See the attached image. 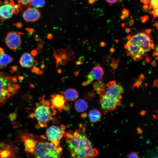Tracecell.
Segmentation results:
<instances>
[{
    "mask_svg": "<svg viewBox=\"0 0 158 158\" xmlns=\"http://www.w3.org/2000/svg\"><path fill=\"white\" fill-rule=\"evenodd\" d=\"M158 0H151L150 4V8L155 9L158 8Z\"/></svg>",
    "mask_w": 158,
    "mask_h": 158,
    "instance_id": "cell-23",
    "label": "cell"
},
{
    "mask_svg": "<svg viewBox=\"0 0 158 158\" xmlns=\"http://www.w3.org/2000/svg\"><path fill=\"white\" fill-rule=\"evenodd\" d=\"M158 8L155 9H153V11H151V13L154 16V19L153 20V21L154 20L155 17H158Z\"/></svg>",
    "mask_w": 158,
    "mask_h": 158,
    "instance_id": "cell-29",
    "label": "cell"
},
{
    "mask_svg": "<svg viewBox=\"0 0 158 158\" xmlns=\"http://www.w3.org/2000/svg\"><path fill=\"white\" fill-rule=\"evenodd\" d=\"M88 116L91 122L95 123L100 120L102 117V114L99 110L94 109L90 111Z\"/></svg>",
    "mask_w": 158,
    "mask_h": 158,
    "instance_id": "cell-17",
    "label": "cell"
},
{
    "mask_svg": "<svg viewBox=\"0 0 158 158\" xmlns=\"http://www.w3.org/2000/svg\"><path fill=\"white\" fill-rule=\"evenodd\" d=\"M99 104L104 113L114 110L121 104V99H114L107 98L102 94H99Z\"/></svg>",
    "mask_w": 158,
    "mask_h": 158,
    "instance_id": "cell-8",
    "label": "cell"
},
{
    "mask_svg": "<svg viewBox=\"0 0 158 158\" xmlns=\"http://www.w3.org/2000/svg\"><path fill=\"white\" fill-rule=\"evenodd\" d=\"M105 45V43L103 42H101L100 43V45L102 47L104 46Z\"/></svg>",
    "mask_w": 158,
    "mask_h": 158,
    "instance_id": "cell-47",
    "label": "cell"
},
{
    "mask_svg": "<svg viewBox=\"0 0 158 158\" xmlns=\"http://www.w3.org/2000/svg\"><path fill=\"white\" fill-rule=\"evenodd\" d=\"M155 62H155V61H152V63H151L152 65V66H155V64H154V63H156Z\"/></svg>",
    "mask_w": 158,
    "mask_h": 158,
    "instance_id": "cell-48",
    "label": "cell"
},
{
    "mask_svg": "<svg viewBox=\"0 0 158 158\" xmlns=\"http://www.w3.org/2000/svg\"><path fill=\"white\" fill-rule=\"evenodd\" d=\"M149 7L148 5L147 4H145L143 6H142L143 10L144 11H148L149 9Z\"/></svg>",
    "mask_w": 158,
    "mask_h": 158,
    "instance_id": "cell-32",
    "label": "cell"
},
{
    "mask_svg": "<svg viewBox=\"0 0 158 158\" xmlns=\"http://www.w3.org/2000/svg\"><path fill=\"white\" fill-rule=\"evenodd\" d=\"M157 79L156 80H154V82L153 84V86L154 87H157L158 85L157 84Z\"/></svg>",
    "mask_w": 158,
    "mask_h": 158,
    "instance_id": "cell-38",
    "label": "cell"
},
{
    "mask_svg": "<svg viewBox=\"0 0 158 158\" xmlns=\"http://www.w3.org/2000/svg\"><path fill=\"white\" fill-rule=\"evenodd\" d=\"M125 25V24L124 23H123L121 25V26L122 27H124Z\"/></svg>",
    "mask_w": 158,
    "mask_h": 158,
    "instance_id": "cell-51",
    "label": "cell"
},
{
    "mask_svg": "<svg viewBox=\"0 0 158 158\" xmlns=\"http://www.w3.org/2000/svg\"><path fill=\"white\" fill-rule=\"evenodd\" d=\"M16 116V114L15 112H14L10 114L9 118L11 121H13L15 120Z\"/></svg>",
    "mask_w": 158,
    "mask_h": 158,
    "instance_id": "cell-26",
    "label": "cell"
},
{
    "mask_svg": "<svg viewBox=\"0 0 158 158\" xmlns=\"http://www.w3.org/2000/svg\"><path fill=\"white\" fill-rule=\"evenodd\" d=\"M76 110L79 112H82L85 111L88 107L87 102L84 99H79L75 102L74 104Z\"/></svg>",
    "mask_w": 158,
    "mask_h": 158,
    "instance_id": "cell-19",
    "label": "cell"
},
{
    "mask_svg": "<svg viewBox=\"0 0 158 158\" xmlns=\"http://www.w3.org/2000/svg\"><path fill=\"white\" fill-rule=\"evenodd\" d=\"M128 158H139V155L138 153L135 152H132L127 155Z\"/></svg>",
    "mask_w": 158,
    "mask_h": 158,
    "instance_id": "cell-24",
    "label": "cell"
},
{
    "mask_svg": "<svg viewBox=\"0 0 158 158\" xmlns=\"http://www.w3.org/2000/svg\"><path fill=\"white\" fill-rule=\"evenodd\" d=\"M141 1L145 4H148L150 2V0H141Z\"/></svg>",
    "mask_w": 158,
    "mask_h": 158,
    "instance_id": "cell-37",
    "label": "cell"
},
{
    "mask_svg": "<svg viewBox=\"0 0 158 158\" xmlns=\"http://www.w3.org/2000/svg\"><path fill=\"white\" fill-rule=\"evenodd\" d=\"M4 52L3 49L1 48L0 47V54L3 53Z\"/></svg>",
    "mask_w": 158,
    "mask_h": 158,
    "instance_id": "cell-45",
    "label": "cell"
},
{
    "mask_svg": "<svg viewBox=\"0 0 158 158\" xmlns=\"http://www.w3.org/2000/svg\"><path fill=\"white\" fill-rule=\"evenodd\" d=\"M75 131H68L66 133V142L71 157L89 158L97 156L98 152L93 147L92 143L87 137L85 125L80 124Z\"/></svg>",
    "mask_w": 158,
    "mask_h": 158,
    "instance_id": "cell-1",
    "label": "cell"
},
{
    "mask_svg": "<svg viewBox=\"0 0 158 158\" xmlns=\"http://www.w3.org/2000/svg\"><path fill=\"white\" fill-rule=\"evenodd\" d=\"M96 0H89L88 2L90 4H92L94 3Z\"/></svg>",
    "mask_w": 158,
    "mask_h": 158,
    "instance_id": "cell-42",
    "label": "cell"
},
{
    "mask_svg": "<svg viewBox=\"0 0 158 158\" xmlns=\"http://www.w3.org/2000/svg\"><path fill=\"white\" fill-rule=\"evenodd\" d=\"M122 15L123 16L125 17H126L128 16L129 12L128 9L124 8L122 11Z\"/></svg>",
    "mask_w": 158,
    "mask_h": 158,
    "instance_id": "cell-27",
    "label": "cell"
},
{
    "mask_svg": "<svg viewBox=\"0 0 158 158\" xmlns=\"http://www.w3.org/2000/svg\"><path fill=\"white\" fill-rule=\"evenodd\" d=\"M93 87L94 90L99 94L103 92L106 88L104 83L100 81L94 82L93 84Z\"/></svg>",
    "mask_w": 158,
    "mask_h": 158,
    "instance_id": "cell-20",
    "label": "cell"
},
{
    "mask_svg": "<svg viewBox=\"0 0 158 158\" xmlns=\"http://www.w3.org/2000/svg\"><path fill=\"white\" fill-rule=\"evenodd\" d=\"M104 72L102 68L98 66L93 68L91 71L87 74V79L92 82L94 80L102 81Z\"/></svg>",
    "mask_w": 158,
    "mask_h": 158,
    "instance_id": "cell-13",
    "label": "cell"
},
{
    "mask_svg": "<svg viewBox=\"0 0 158 158\" xmlns=\"http://www.w3.org/2000/svg\"><path fill=\"white\" fill-rule=\"evenodd\" d=\"M78 71L75 72L74 73V75L75 76H77L78 75Z\"/></svg>",
    "mask_w": 158,
    "mask_h": 158,
    "instance_id": "cell-49",
    "label": "cell"
},
{
    "mask_svg": "<svg viewBox=\"0 0 158 158\" xmlns=\"http://www.w3.org/2000/svg\"><path fill=\"white\" fill-rule=\"evenodd\" d=\"M17 5L5 3L0 6V18L4 20L11 18L16 11Z\"/></svg>",
    "mask_w": 158,
    "mask_h": 158,
    "instance_id": "cell-11",
    "label": "cell"
},
{
    "mask_svg": "<svg viewBox=\"0 0 158 158\" xmlns=\"http://www.w3.org/2000/svg\"><path fill=\"white\" fill-rule=\"evenodd\" d=\"M50 103L56 109L62 113L63 111L69 110L70 106L63 96L60 94H55L51 95Z\"/></svg>",
    "mask_w": 158,
    "mask_h": 158,
    "instance_id": "cell-9",
    "label": "cell"
},
{
    "mask_svg": "<svg viewBox=\"0 0 158 158\" xmlns=\"http://www.w3.org/2000/svg\"><path fill=\"white\" fill-rule=\"evenodd\" d=\"M31 71L32 72L37 75L39 74L40 72L39 68L35 66H34L32 68Z\"/></svg>",
    "mask_w": 158,
    "mask_h": 158,
    "instance_id": "cell-28",
    "label": "cell"
},
{
    "mask_svg": "<svg viewBox=\"0 0 158 158\" xmlns=\"http://www.w3.org/2000/svg\"><path fill=\"white\" fill-rule=\"evenodd\" d=\"M34 59L32 56L28 53L23 54L19 61L20 65L23 67L30 68L33 65Z\"/></svg>",
    "mask_w": 158,
    "mask_h": 158,
    "instance_id": "cell-14",
    "label": "cell"
},
{
    "mask_svg": "<svg viewBox=\"0 0 158 158\" xmlns=\"http://www.w3.org/2000/svg\"><path fill=\"white\" fill-rule=\"evenodd\" d=\"M158 22H156V23H154L153 25L154 26H155L157 29H158Z\"/></svg>",
    "mask_w": 158,
    "mask_h": 158,
    "instance_id": "cell-43",
    "label": "cell"
},
{
    "mask_svg": "<svg viewBox=\"0 0 158 158\" xmlns=\"http://www.w3.org/2000/svg\"><path fill=\"white\" fill-rule=\"evenodd\" d=\"M76 64L77 65H81L83 63V62L80 61H75Z\"/></svg>",
    "mask_w": 158,
    "mask_h": 158,
    "instance_id": "cell-40",
    "label": "cell"
},
{
    "mask_svg": "<svg viewBox=\"0 0 158 158\" xmlns=\"http://www.w3.org/2000/svg\"><path fill=\"white\" fill-rule=\"evenodd\" d=\"M106 1L110 5H111L115 3L117 1V0H106Z\"/></svg>",
    "mask_w": 158,
    "mask_h": 158,
    "instance_id": "cell-31",
    "label": "cell"
},
{
    "mask_svg": "<svg viewBox=\"0 0 158 158\" xmlns=\"http://www.w3.org/2000/svg\"><path fill=\"white\" fill-rule=\"evenodd\" d=\"M10 76L0 73V105H3L15 94L20 88L19 85Z\"/></svg>",
    "mask_w": 158,
    "mask_h": 158,
    "instance_id": "cell-4",
    "label": "cell"
},
{
    "mask_svg": "<svg viewBox=\"0 0 158 158\" xmlns=\"http://www.w3.org/2000/svg\"><path fill=\"white\" fill-rule=\"evenodd\" d=\"M95 94L93 91H90L84 93L83 96L84 98L88 99H92L94 97Z\"/></svg>",
    "mask_w": 158,
    "mask_h": 158,
    "instance_id": "cell-22",
    "label": "cell"
},
{
    "mask_svg": "<svg viewBox=\"0 0 158 158\" xmlns=\"http://www.w3.org/2000/svg\"><path fill=\"white\" fill-rule=\"evenodd\" d=\"M125 17L123 15L121 16V18L122 19H123L125 18Z\"/></svg>",
    "mask_w": 158,
    "mask_h": 158,
    "instance_id": "cell-50",
    "label": "cell"
},
{
    "mask_svg": "<svg viewBox=\"0 0 158 158\" xmlns=\"http://www.w3.org/2000/svg\"><path fill=\"white\" fill-rule=\"evenodd\" d=\"M11 146L8 145H3V147L4 149L0 151V157H13L15 156L14 148Z\"/></svg>",
    "mask_w": 158,
    "mask_h": 158,
    "instance_id": "cell-16",
    "label": "cell"
},
{
    "mask_svg": "<svg viewBox=\"0 0 158 158\" xmlns=\"http://www.w3.org/2000/svg\"><path fill=\"white\" fill-rule=\"evenodd\" d=\"M5 42L9 48L15 51L21 46V38L20 35L17 32H10L6 35Z\"/></svg>",
    "mask_w": 158,
    "mask_h": 158,
    "instance_id": "cell-10",
    "label": "cell"
},
{
    "mask_svg": "<svg viewBox=\"0 0 158 158\" xmlns=\"http://www.w3.org/2000/svg\"><path fill=\"white\" fill-rule=\"evenodd\" d=\"M39 103H36V107L30 116L35 118L37 121V128H45L52 120L56 113V109L51 104L50 102L45 99L43 95Z\"/></svg>",
    "mask_w": 158,
    "mask_h": 158,
    "instance_id": "cell-3",
    "label": "cell"
},
{
    "mask_svg": "<svg viewBox=\"0 0 158 158\" xmlns=\"http://www.w3.org/2000/svg\"><path fill=\"white\" fill-rule=\"evenodd\" d=\"M158 54L157 52L156 51H154L153 53V55L154 56H157Z\"/></svg>",
    "mask_w": 158,
    "mask_h": 158,
    "instance_id": "cell-44",
    "label": "cell"
},
{
    "mask_svg": "<svg viewBox=\"0 0 158 158\" xmlns=\"http://www.w3.org/2000/svg\"><path fill=\"white\" fill-rule=\"evenodd\" d=\"M17 69V66H13L11 68V70L12 71V72H15V71Z\"/></svg>",
    "mask_w": 158,
    "mask_h": 158,
    "instance_id": "cell-36",
    "label": "cell"
},
{
    "mask_svg": "<svg viewBox=\"0 0 158 158\" xmlns=\"http://www.w3.org/2000/svg\"><path fill=\"white\" fill-rule=\"evenodd\" d=\"M134 23V21L132 17L130 19V20L129 21V25L130 26H132Z\"/></svg>",
    "mask_w": 158,
    "mask_h": 158,
    "instance_id": "cell-33",
    "label": "cell"
},
{
    "mask_svg": "<svg viewBox=\"0 0 158 158\" xmlns=\"http://www.w3.org/2000/svg\"><path fill=\"white\" fill-rule=\"evenodd\" d=\"M37 51L36 50H33L31 52V54L32 56H35L37 55Z\"/></svg>",
    "mask_w": 158,
    "mask_h": 158,
    "instance_id": "cell-35",
    "label": "cell"
},
{
    "mask_svg": "<svg viewBox=\"0 0 158 158\" xmlns=\"http://www.w3.org/2000/svg\"><path fill=\"white\" fill-rule=\"evenodd\" d=\"M20 3L24 5L30 4L32 0H17Z\"/></svg>",
    "mask_w": 158,
    "mask_h": 158,
    "instance_id": "cell-25",
    "label": "cell"
},
{
    "mask_svg": "<svg viewBox=\"0 0 158 158\" xmlns=\"http://www.w3.org/2000/svg\"><path fill=\"white\" fill-rule=\"evenodd\" d=\"M13 60L12 57L4 52L0 54V68H5L8 64L12 61Z\"/></svg>",
    "mask_w": 158,
    "mask_h": 158,
    "instance_id": "cell-18",
    "label": "cell"
},
{
    "mask_svg": "<svg viewBox=\"0 0 158 158\" xmlns=\"http://www.w3.org/2000/svg\"><path fill=\"white\" fill-rule=\"evenodd\" d=\"M32 144L28 154L36 158H60L62 149L46 140L44 135L39 137L32 134Z\"/></svg>",
    "mask_w": 158,
    "mask_h": 158,
    "instance_id": "cell-2",
    "label": "cell"
},
{
    "mask_svg": "<svg viewBox=\"0 0 158 158\" xmlns=\"http://www.w3.org/2000/svg\"><path fill=\"white\" fill-rule=\"evenodd\" d=\"M23 17L26 22H34L37 21L41 16L40 11L37 8L30 7L22 13Z\"/></svg>",
    "mask_w": 158,
    "mask_h": 158,
    "instance_id": "cell-12",
    "label": "cell"
},
{
    "mask_svg": "<svg viewBox=\"0 0 158 158\" xmlns=\"http://www.w3.org/2000/svg\"><path fill=\"white\" fill-rule=\"evenodd\" d=\"M62 93L66 99L69 101H75L78 97V92L72 88H68Z\"/></svg>",
    "mask_w": 158,
    "mask_h": 158,
    "instance_id": "cell-15",
    "label": "cell"
},
{
    "mask_svg": "<svg viewBox=\"0 0 158 158\" xmlns=\"http://www.w3.org/2000/svg\"><path fill=\"white\" fill-rule=\"evenodd\" d=\"M45 4V0H32L30 4L32 7L38 8L43 7Z\"/></svg>",
    "mask_w": 158,
    "mask_h": 158,
    "instance_id": "cell-21",
    "label": "cell"
},
{
    "mask_svg": "<svg viewBox=\"0 0 158 158\" xmlns=\"http://www.w3.org/2000/svg\"><path fill=\"white\" fill-rule=\"evenodd\" d=\"M152 31V30L150 29H146L145 30V33L147 35H150V34Z\"/></svg>",
    "mask_w": 158,
    "mask_h": 158,
    "instance_id": "cell-34",
    "label": "cell"
},
{
    "mask_svg": "<svg viewBox=\"0 0 158 158\" xmlns=\"http://www.w3.org/2000/svg\"><path fill=\"white\" fill-rule=\"evenodd\" d=\"M149 18V16H148L145 15L142 17L141 19V22L143 23L146 22Z\"/></svg>",
    "mask_w": 158,
    "mask_h": 158,
    "instance_id": "cell-30",
    "label": "cell"
},
{
    "mask_svg": "<svg viewBox=\"0 0 158 158\" xmlns=\"http://www.w3.org/2000/svg\"><path fill=\"white\" fill-rule=\"evenodd\" d=\"M73 0V1H74V0Z\"/></svg>",
    "mask_w": 158,
    "mask_h": 158,
    "instance_id": "cell-52",
    "label": "cell"
},
{
    "mask_svg": "<svg viewBox=\"0 0 158 158\" xmlns=\"http://www.w3.org/2000/svg\"><path fill=\"white\" fill-rule=\"evenodd\" d=\"M107 88L99 94L112 99H121L122 94L124 92V89L121 85H117L115 81H109L107 84Z\"/></svg>",
    "mask_w": 158,
    "mask_h": 158,
    "instance_id": "cell-6",
    "label": "cell"
},
{
    "mask_svg": "<svg viewBox=\"0 0 158 158\" xmlns=\"http://www.w3.org/2000/svg\"><path fill=\"white\" fill-rule=\"evenodd\" d=\"M142 83V81L141 80L139 79V80H138L137 81L136 83V84L137 85H141Z\"/></svg>",
    "mask_w": 158,
    "mask_h": 158,
    "instance_id": "cell-39",
    "label": "cell"
},
{
    "mask_svg": "<svg viewBox=\"0 0 158 158\" xmlns=\"http://www.w3.org/2000/svg\"><path fill=\"white\" fill-rule=\"evenodd\" d=\"M128 41L135 44L145 53L150 50L151 44L153 42L150 35L144 33H139L131 36Z\"/></svg>",
    "mask_w": 158,
    "mask_h": 158,
    "instance_id": "cell-7",
    "label": "cell"
},
{
    "mask_svg": "<svg viewBox=\"0 0 158 158\" xmlns=\"http://www.w3.org/2000/svg\"><path fill=\"white\" fill-rule=\"evenodd\" d=\"M65 129V127L63 125L60 126L52 125L49 127L46 130V138L56 146H59L61 140L66 136Z\"/></svg>",
    "mask_w": 158,
    "mask_h": 158,
    "instance_id": "cell-5",
    "label": "cell"
},
{
    "mask_svg": "<svg viewBox=\"0 0 158 158\" xmlns=\"http://www.w3.org/2000/svg\"><path fill=\"white\" fill-rule=\"evenodd\" d=\"M130 29L129 28H127L125 30V32L127 33H128L130 32Z\"/></svg>",
    "mask_w": 158,
    "mask_h": 158,
    "instance_id": "cell-41",
    "label": "cell"
},
{
    "mask_svg": "<svg viewBox=\"0 0 158 158\" xmlns=\"http://www.w3.org/2000/svg\"><path fill=\"white\" fill-rule=\"evenodd\" d=\"M24 78V77L22 76H19L18 77V79L20 80H23Z\"/></svg>",
    "mask_w": 158,
    "mask_h": 158,
    "instance_id": "cell-46",
    "label": "cell"
}]
</instances>
